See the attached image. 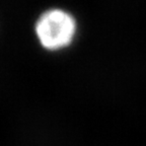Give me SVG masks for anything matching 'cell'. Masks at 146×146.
<instances>
[{
	"mask_svg": "<svg viewBox=\"0 0 146 146\" xmlns=\"http://www.w3.org/2000/svg\"><path fill=\"white\" fill-rule=\"evenodd\" d=\"M77 23L74 16L65 9L48 8L34 23V33L42 48L49 52L63 50L72 44Z\"/></svg>",
	"mask_w": 146,
	"mask_h": 146,
	"instance_id": "6da1fadb",
	"label": "cell"
}]
</instances>
